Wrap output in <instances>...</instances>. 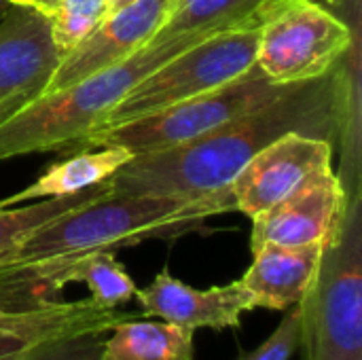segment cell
Wrapping results in <instances>:
<instances>
[{"label":"cell","mask_w":362,"mask_h":360,"mask_svg":"<svg viewBox=\"0 0 362 360\" xmlns=\"http://www.w3.org/2000/svg\"><path fill=\"white\" fill-rule=\"evenodd\" d=\"M129 2L132 0H108V13H112V11H117V8H121V6H125Z\"/></svg>","instance_id":"cell-24"},{"label":"cell","mask_w":362,"mask_h":360,"mask_svg":"<svg viewBox=\"0 0 362 360\" xmlns=\"http://www.w3.org/2000/svg\"><path fill=\"white\" fill-rule=\"evenodd\" d=\"M57 62L49 19L32 4H11L0 19V121L42 95Z\"/></svg>","instance_id":"cell-9"},{"label":"cell","mask_w":362,"mask_h":360,"mask_svg":"<svg viewBox=\"0 0 362 360\" xmlns=\"http://www.w3.org/2000/svg\"><path fill=\"white\" fill-rule=\"evenodd\" d=\"M299 348V306L282 318L272 337L261 344L255 352L244 354L238 360H288Z\"/></svg>","instance_id":"cell-22"},{"label":"cell","mask_w":362,"mask_h":360,"mask_svg":"<svg viewBox=\"0 0 362 360\" xmlns=\"http://www.w3.org/2000/svg\"><path fill=\"white\" fill-rule=\"evenodd\" d=\"M81 282L91 291V299L108 310H115L136 295V284L132 276L123 269V265L115 259V252L100 250L74 259L53 272L36 291L34 301H49V297L57 295L64 286Z\"/></svg>","instance_id":"cell-16"},{"label":"cell","mask_w":362,"mask_h":360,"mask_svg":"<svg viewBox=\"0 0 362 360\" xmlns=\"http://www.w3.org/2000/svg\"><path fill=\"white\" fill-rule=\"evenodd\" d=\"M291 85H276L255 64L250 70L223 87L182 100L146 117L100 127L87 134L78 151L100 146H123L134 155L178 146L204 136L242 115H248L282 95Z\"/></svg>","instance_id":"cell-7"},{"label":"cell","mask_w":362,"mask_h":360,"mask_svg":"<svg viewBox=\"0 0 362 360\" xmlns=\"http://www.w3.org/2000/svg\"><path fill=\"white\" fill-rule=\"evenodd\" d=\"M322 6H327L329 11H333L335 15H339L341 11H346V6L350 4V0H314Z\"/></svg>","instance_id":"cell-23"},{"label":"cell","mask_w":362,"mask_h":360,"mask_svg":"<svg viewBox=\"0 0 362 360\" xmlns=\"http://www.w3.org/2000/svg\"><path fill=\"white\" fill-rule=\"evenodd\" d=\"M4 310H6V308H4V306H2V303H0V314H2V312H4Z\"/></svg>","instance_id":"cell-28"},{"label":"cell","mask_w":362,"mask_h":360,"mask_svg":"<svg viewBox=\"0 0 362 360\" xmlns=\"http://www.w3.org/2000/svg\"><path fill=\"white\" fill-rule=\"evenodd\" d=\"M6 2H11V4H32L34 0H6Z\"/></svg>","instance_id":"cell-26"},{"label":"cell","mask_w":362,"mask_h":360,"mask_svg":"<svg viewBox=\"0 0 362 360\" xmlns=\"http://www.w3.org/2000/svg\"><path fill=\"white\" fill-rule=\"evenodd\" d=\"M257 42L259 30L250 15L235 25L199 38L138 81L102 119L100 127L121 125L227 85L257 64Z\"/></svg>","instance_id":"cell-5"},{"label":"cell","mask_w":362,"mask_h":360,"mask_svg":"<svg viewBox=\"0 0 362 360\" xmlns=\"http://www.w3.org/2000/svg\"><path fill=\"white\" fill-rule=\"evenodd\" d=\"M134 299H138L146 316H157L189 331L204 327L214 331L238 329L242 314L255 310V301L240 280L197 291L170 276L168 269L157 274L146 289L136 291Z\"/></svg>","instance_id":"cell-13"},{"label":"cell","mask_w":362,"mask_h":360,"mask_svg":"<svg viewBox=\"0 0 362 360\" xmlns=\"http://www.w3.org/2000/svg\"><path fill=\"white\" fill-rule=\"evenodd\" d=\"M136 314L108 310L93 299L83 301H40L0 314V360H23L34 350L91 331H110Z\"/></svg>","instance_id":"cell-11"},{"label":"cell","mask_w":362,"mask_h":360,"mask_svg":"<svg viewBox=\"0 0 362 360\" xmlns=\"http://www.w3.org/2000/svg\"><path fill=\"white\" fill-rule=\"evenodd\" d=\"M208 34H180L151 40L127 59L98 70L78 83L49 95H40L0 121V161L45 153L78 151L89 132L161 64Z\"/></svg>","instance_id":"cell-3"},{"label":"cell","mask_w":362,"mask_h":360,"mask_svg":"<svg viewBox=\"0 0 362 360\" xmlns=\"http://www.w3.org/2000/svg\"><path fill=\"white\" fill-rule=\"evenodd\" d=\"M8 6H11V2H6V0H0V19L4 17V13L8 11Z\"/></svg>","instance_id":"cell-25"},{"label":"cell","mask_w":362,"mask_h":360,"mask_svg":"<svg viewBox=\"0 0 362 360\" xmlns=\"http://www.w3.org/2000/svg\"><path fill=\"white\" fill-rule=\"evenodd\" d=\"M42 2H51V0H34L32 4H42Z\"/></svg>","instance_id":"cell-27"},{"label":"cell","mask_w":362,"mask_h":360,"mask_svg":"<svg viewBox=\"0 0 362 360\" xmlns=\"http://www.w3.org/2000/svg\"><path fill=\"white\" fill-rule=\"evenodd\" d=\"M132 157L134 153H129L123 146H100V149L76 151V155L47 168L32 185L6 197L0 204L17 206V204H28L34 199L64 197V195H72V193L98 187L104 180H108Z\"/></svg>","instance_id":"cell-15"},{"label":"cell","mask_w":362,"mask_h":360,"mask_svg":"<svg viewBox=\"0 0 362 360\" xmlns=\"http://www.w3.org/2000/svg\"><path fill=\"white\" fill-rule=\"evenodd\" d=\"M331 161V140L295 132L284 134L259 151L233 178L235 210L255 219L286 199L318 172L329 170Z\"/></svg>","instance_id":"cell-8"},{"label":"cell","mask_w":362,"mask_h":360,"mask_svg":"<svg viewBox=\"0 0 362 360\" xmlns=\"http://www.w3.org/2000/svg\"><path fill=\"white\" fill-rule=\"evenodd\" d=\"M346 197L333 168L318 172L286 199L252 219V250L263 244L305 246L325 242L346 206Z\"/></svg>","instance_id":"cell-12"},{"label":"cell","mask_w":362,"mask_h":360,"mask_svg":"<svg viewBox=\"0 0 362 360\" xmlns=\"http://www.w3.org/2000/svg\"><path fill=\"white\" fill-rule=\"evenodd\" d=\"M102 360H195L193 331L170 323L125 320L108 331Z\"/></svg>","instance_id":"cell-17"},{"label":"cell","mask_w":362,"mask_h":360,"mask_svg":"<svg viewBox=\"0 0 362 360\" xmlns=\"http://www.w3.org/2000/svg\"><path fill=\"white\" fill-rule=\"evenodd\" d=\"M299 306L305 360H362V221L358 195L322 244L316 278Z\"/></svg>","instance_id":"cell-4"},{"label":"cell","mask_w":362,"mask_h":360,"mask_svg":"<svg viewBox=\"0 0 362 360\" xmlns=\"http://www.w3.org/2000/svg\"><path fill=\"white\" fill-rule=\"evenodd\" d=\"M261 0H172L155 40L180 34H212L244 21Z\"/></svg>","instance_id":"cell-18"},{"label":"cell","mask_w":362,"mask_h":360,"mask_svg":"<svg viewBox=\"0 0 362 360\" xmlns=\"http://www.w3.org/2000/svg\"><path fill=\"white\" fill-rule=\"evenodd\" d=\"M32 6L49 19L51 40L59 59L81 45L108 15V0H51Z\"/></svg>","instance_id":"cell-20"},{"label":"cell","mask_w":362,"mask_h":360,"mask_svg":"<svg viewBox=\"0 0 362 360\" xmlns=\"http://www.w3.org/2000/svg\"><path fill=\"white\" fill-rule=\"evenodd\" d=\"M110 193L108 187L102 182L98 187L72 193V195H64V197H47L40 199L38 204L32 206H17V208H6L0 204V255L4 250H8L11 246H15L23 236H28L32 229L49 223L51 219L70 212L95 197H102Z\"/></svg>","instance_id":"cell-19"},{"label":"cell","mask_w":362,"mask_h":360,"mask_svg":"<svg viewBox=\"0 0 362 360\" xmlns=\"http://www.w3.org/2000/svg\"><path fill=\"white\" fill-rule=\"evenodd\" d=\"M235 210L231 189L210 195H102L32 229L0 255V303L34 306L38 286L66 263L144 240H172L206 219Z\"/></svg>","instance_id":"cell-2"},{"label":"cell","mask_w":362,"mask_h":360,"mask_svg":"<svg viewBox=\"0 0 362 360\" xmlns=\"http://www.w3.org/2000/svg\"><path fill=\"white\" fill-rule=\"evenodd\" d=\"M322 244L325 242L305 246L263 244L255 248V261L240 278L255 308L288 310L297 306L316 278Z\"/></svg>","instance_id":"cell-14"},{"label":"cell","mask_w":362,"mask_h":360,"mask_svg":"<svg viewBox=\"0 0 362 360\" xmlns=\"http://www.w3.org/2000/svg\"><path fill=\"white\" fill-rule=\"evenodd\" d=\"M350 93V72L339 64L325 76L291 85L265 106L204 136L172 149L134 155L104 185L110 195L199 197L231 189L240 170L284 134L295 132L325 140L341 134Z\"/></svg>","instance_id":"cell-1"},{"label":"cell","mask_w":362,"mask_h":360,"mask_svg":"<svg viewBox=\"0 0 362 360\" xmlns=\"http://www.w3.org/2000/svg\"><path fill=\"white\" fill-rule=\"evenodd\" d=\"M257 66L276 85L314 81L341 64L354 45L348 21L314 0H261Z\"/></svg>","instance_id":"cell-6"},{"label":"cell","mask_w":362,"mask_h":360,"mask_svg":"<svg viewBox=\"0 0 362 360\" xmlns=\"http://www.w3.org/2000/svg\"><path fill=\"white\" fill-rule=\"evenodd\" d=\"M106 333L108 331L70 335L34 350L23 360H102Z\"/></svg>","instance_id":"cell-21"},{"label":"cell","mask_w":362,"mask_h":360,"mask_svg":"<svg viewBox=\"0 0 362 360\" xmlns=\"http://www.w3.org/2000/svg\"><path fill=\"white\" fill-rule=\"evenodd\" d=\"M172 0H132L108 13L102 23L53 68L42 95L66 89L81 79L110 68L153 40Z\"/></svg>","instance_id":"cell-10"}]
</instances>
